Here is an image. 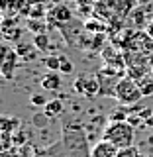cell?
Segmentation results:
<instances>
[{
  "instance_id": "obj_1",
  "label": "cell",
  "mask_w": 153,
  "mask_h": 157,
  "mask_svg": "<svg viewBox=\"0 0 153 157\" xmlns=\"http://www.w3.org/2000/svg\"><path fill=\"white\" fill-rule=\"evenodd\" d=\"M104 140L112 141L114 145H118L120 149H128L134 147L136 140V130L128 120H112L110 124L104 128Z\"/></svg>"
},
{
  "instance_id": "obj_2",
  "label": "cell",
  "mask_w": 153,
  "mask_h": 157,
  "mask_svg": "<svg viewBox=\"0 0 153 157\" xmlns=\"http://www.w3.org/2000/svg\"><path fill=\"white\" fill-rule=\"evenodd\" d=\"M141 96H143V92H141L140 85H137V81L134 77H122L116 81V86H114V98L120 104H136V102L141 100Z\"/></svg>"
},
{
  "instance_id": "obj_3",
  "label": "cell",
  "mask_w": 153,
  "mask_h": 157,
  "mask_svg": "<svg viewBox=\"0 0 153 157\" xmlns=\"http://www.w3.org/2000/svg\"><path fill=\"white\" fill-rule=\"evenodd\" d=\"M75 90L81 92V94H85V96H94L98 92H102V82L96 75L81 77L78 81H75Z\"/></svg>"
},
{
  "instance_id": "obj_4",
  "label": "cell",
  "mask_w": 153,
  "mask_h": 157,
  "mask_svg": "<svg viewBox=\"0 0 153 157\" xmlns=\"http://www.w3.org/2000/svg\"><path fill=\"white\" fill-rule=\"evenodd\" d=\"M118 155H120V147L104 140V137L90 147V157H118Z\"/></svg>"
},
{
  "instance_id": "obj_5",
  "label": "cell",
  "mask_w": 153,
  "mask_h": 157,
  "mask_svg": "<svg viewBox=\"0 0 153 157\" xmlns=\"http://www.w3.org/2000/svg\"><path fill=\"white\" fill-rule=\"evenodd\" d=\"M41 86L45 88V90H51V92H57L59 88H61V77L57 75L55 71L47 73L45 77L41 78Z\"/></svg>"
},
{
  "instance_id": "obj_6",
  "label": "cell",
  "mask_w": 153,
  "mask_h": 157,
  "mask_svg": "<svg viewBox=\"0 0 153 157\" xmlns=\"http://www.w3.org/2000/svg\"><path fill=\"white\" fill-rule=\"evenodd\" d=\"M43 112H45L47 118H57L63 114V102L61 100H49L45 106H43Z\"/></svg>"
},
{
  "instance_id": "obj_7",
  "label": "cell",
  "mask_w": 153,
  "mask_h": 157,
  "mask_svg": "<svg viewBox=\"0 0 153 157\" xmlns=\"http://www.w3.org/2000/svg\"><path fill=\"white\" fill-rule=\"evenodd\" d=\"M137 85H140L141 92H143V96H151L153 94V75H143L140 78H136Z\"/></svg>"
},
{
  "instance_id": "obj_8",
  "label": "cell",
  "mask_w": 153,
  "mask_h": 157,
  "mask_svg": "<svg viewBox=\"0 0 153 157\" xmlns=\"http://www.w3.org/2000/svg\"><path fill=\"white\" fill-rule=\"evenodd\" d=\"M51 18H55L57 22H69L71 20V10L67 6H55L51 10Z\"/></svg>"
},
{
  "instance_id": "obj_9",
  "label": "cell",
  "mask_w": 153,
  "mask_h": 157,
  "mask_svg": "<svg viewBox=\"0 0 153 157\" xmlns=\"http://www.w3.org/2000/svg\"><path fill=\"white\" fill-rule=\"evenodd\" d=\"M132 22H134V26L137 29H141L145 26V12L141 8H136V10H132Z\"/></svg>"
},
{
  "instance_id": "obj_10",
  "label": "cell",
  "mask_w": 153,
  "mask_h": 157,
  "mask_svg": "<svg viewBox=\"0 0 153 157\" xmlns=\"http://www.w3.org/2000/svg\"><path fill=\"white\" fill-rule=\"evenodd\" d=\"M33 45H36L37 49H47V45H49V37H47V33H36V37H33Z\"/></svg>"
},
{
  "instance_id": "obj_11",
  "label": "cell",
  "mask_w": 153,
  "mask_h": 157,
  "mask_svg": "<svg viewBox=\"0 0 153 157\" xmlns=\"http://www.w3.org/2000/svg\"><path fill=\"white\" fill-rule=\"evenodd\" d=\"M45 67L49 71H59L61 69V57H55V55H49L45 59Z\"/></svg>"
},
{
  "instance_id": "obj_12",
  "label": "cell",
  "mask_w": 153,
  "mask_h": 157,
  "mask_svg": "<svg viewBox=\"0 0 153 157\" xmlns=\"http://www.w3.org/2000/svg\"><path fill=\"white\" fill-rule=\"evenodd\" d=\"M59 71L65 73V75L73 73V63H71V59H67V57H63V55H61V69H59Z\"/></svg>"
},
{
  "instance_id": "obj_13",
  "label": "cell",
  "mask_w": 153,
  "mask_h": 157,
  "mask_svg": "<svg viewBox=\"0 0 153 157\" xmlns=\"http://www.w3.org/2000/svg\"><path fill=\"white\" fill-rule=\"evenodd\" d=\"M32 104H36V106H45L47 104V98L43 96V94H32Z\"/></svg>"
},
{
  "instance_id": "obj_14",
  "label": "cell",
  "mask_w": 153,
  "mask_h": 157,
  "mask_svg": "<svg viewBox=\"0 0 153 157\" xmlns=\"http://www.w3.org/2000/svg\"><path fill=\"white\" fill-rule=\"evenodd\" d=\"M118 157H140V155H137V151L134 147H128V149H120V155Z\"/></svg>"
},
{
  "instance_id": "obj_15",
  "label": "cell",
  "mask_w": 153,
  "mask_h": 157,
  "mask_svg": "<svg viewBox=\"0 0 153 157\" xmlns=\"http://www.w3.org/2000/svg\"><path fill=\"white\" fill-rule=\"evenodd\" d=\"M28 51V45H24V43H20L18 45V53H26Z\"/></svg>"
},
{
  "instance_id": "obj_16",
  "label": "cell",
  "mask_w": 153,
  "mask_h": 157,
  "mask_svg": "<svg viewBox=\"0 0 153 157\" xmlns=\"http://www.w3.org/2000/svg\"><path fill=\"white\" fill-rule=\"evenodd\" d=\"M147 33H149V36L153 37V22L149 24V26H147Z\"/></svg>"
},
{
  "instance_id": "obj_17",
  "label": "cell",
  "mask_w": 153,
  "mask_h": 157,
  "mask_svg": "<svg viewBox=\"0 0 153 157\" xmlns=\"http://www.w3.org/2000/svg\"><path fill=\"white\" fill-rule=\"evenodd\" d=\"M141 2H149V0H141Z\"/></svg>"
}]
</instances>
